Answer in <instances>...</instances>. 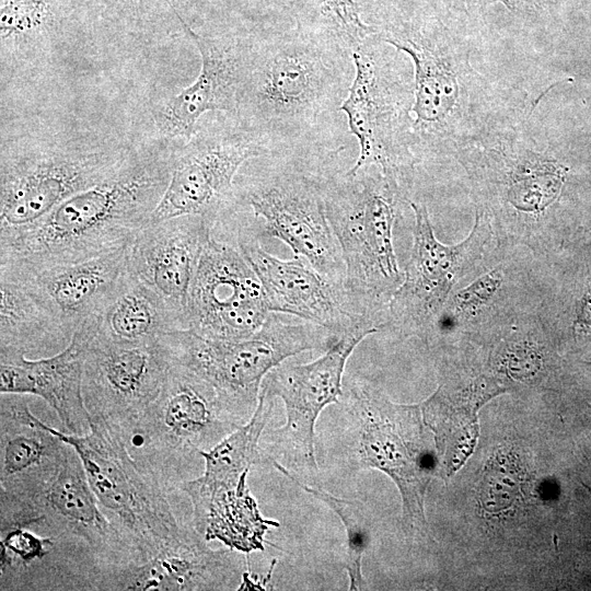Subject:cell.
Wrapping results in <instances>:
<instances>
[{"instance_id": "8fae6325", "label": "cell", "mask_w": 591, "mask_h": 591, "mask_svg": "<svg viewBox=\"0 0 591 591\" xmlns=\"http://www.w3.org/2000/svg\"><path fill=\"white\" fill-rule=\"evenodd\" d=\"M26 526L42 535L85 542L102 565L132 563L127 544L103 513L82 461L69 444L56 470L16 493L0 490V528Z\"/></svg>"}, {"instance_id": "4fadbf2b", "label": "cell", "mask_w": 591, "mask_h": 591, "mask_svg": "<svg viewBox=\"0 0 591 591\" xmlns=\"http://www.w3.org/2000/svg\"><path fill=\"white\" fill-rule=\"evenodd\" d=\"M269 313L262 282L239 247L211 233L189 286L187 329L209 339H244Z\"/></svg>"}, {"instance_id": "ba28073f", "label": "cell", "mask_w": 591, "mask_h": 591, "mask_svg": "<svg viewBox=\"0 0 591 591\" xmlns=\"http://www.w3.org/2000/svg\"><path fill=\"white\" fill-rule=\"evenodd\" d=\"M322 181L327 216L345 262L347 297L359 315L374 323L373 310L399 281L391 184H378L362 171Z\"/></svg>"}, {"instance_id": "f546056e", "label": "cell", "mask_w": 591, "mask_h": 591, "mask_svg": "<svg viewBox=\"0 0 591 591\" xmlns=\"http://www.w3.org/2000/svg\"><path fill=\"white\" fill-rule=\"evenodd\" d=\"M563 176L560 166L544 165L530 175L519 177L509 193V200L521 210H541L558 195Z\"/></svg>"}, {"instance_id": "3957f363", "label": "cell", "mask_w": 591, "mask_h": 591, "mask_svg": "<svg viewBox=\"0 0 591 591\" xmlns=\"http://www.w3.org/2000/svg\"><path fill=\"white\" fill-rule=\"evenodd\" d=\"M134 147L120 138L90 134L2 140L0 244L15 237L67 198L106 179Z\"/></svg>"}, {"instance_id": "8992f818", "label": "cell", "mask_w": 591, "mask_h": 591, "mask_svg": "<svg viewBox=\"0 0 591 591\" xmlns=\"http://www.w3.org/2000/svg\"><path fill=\"white\" fill-rule=\"evenodd\" d=\"M47 427L79 454L99 505L130 549L132 563L150 559L195 530L192 521H179L172 494L136 463L121 434L104 419L91 418L84 434Z\"/></svg>"}, {"instance_id": "5b68a950", "label": "cell", "mask_w": 591, "mask_h": 591, "mask_svg": "<svg viewBox=\"0 0 591 591\" xmlns=\"http://www.w3.org/2000/svg\"><path fill=\"white\" fill-rule=\"evenodd\" d=\"M242 425L210 383L172 361L159 395L121 437L136 463L173 494L204 472L202 452Z\"/></svg>"}, {"instance_id": "44dd1931", "label": "cell", "mask_w": 591, "mask_h": 591, "mask_svg": "<svg viewBox=\"0 0 591 591\" xmlns=\"http://www.w3.org/2000/svg\"><path fill=\"white\" fill-rule=\"evenodd\" d=\"M211 233L198 216L149 222L127 247L128 271L186 318L189 286Z\"/></svg>"}, {"instance_id": "603a6c76", "label": "cell", "mask_w": 591, "mask_h": 591, "mask_svg": "<svg viewBox=\"0 0 591 591\" xmlns=\"http://www.w3.org/2000/svg\"><path fill=\"white\" fill-rule=\"evenodd\" d=\"M246 480L206 484L195 477L182 483L177 491L189 499L192 523L208 542L219 541L250 555L264 549L265 534L278 522L264 518Z\"/></svg>"}, {"instance_id": "ac0fdd59", "label": "cell", "mask_w": 591, "mask_h": 591, "mask_svg": "<svg viewBox=\"0 0 591 591\" xmlns=\"http://www.w3.org/2000/svg\"><path fill=\"white\" fill-rule=\"evenodd\" d=\"M185 33L199 51V74L192 84L152 109L159 137L171 142L190 139L208 112L235 115L251 44L235 37L202 36L190 26Z\"/></svg>"}, {"instance_id": "7402d4cb", "label": "cell", "mask_w": 591, "mask_h": 591, "mask_svg": "<svg viewBox=\"0 0 591 591\" xmlns=\"http://www.w3.org/2000/svg\"><path fill=\"white\" fill-rule=\"evenodd\" d=\"M73 331L34 274L0 265V356L48 357Z\"/></svg>"}, {"instance_id": "4316f807", "label": "cell", "mask_w": 591, "mask_h": 591, "mask_svg": "<svg viewBox=\"0 0 591 591\" xmlns=\"http://www.w3.org/2000/svg\"><path fill=\"white\" fill-rule=\"evenodd\" d=\"M384 42L408 54L414 61L416 124H432L444 118L459 95L456 79L445 61L413 39Z\"/></svg>"}, {"instance_id": "d590c367", "label": "cell", "mask_w": 591, "mask_h": 591, "mask_svg": "<svg viewBox=\"0 0 591 591\" xmlns=\"http://www.w3.org/2000/svg\"><path fill=\"white\" fill-rule=\"evenodd\" d=\"M470 1L483 2V3L501 2L509 10H515L519 3L524 0H470Z\"/></svg>"}, {"instance_id": "ffe728a7", "label": "cell", "mask_w": 591, "mask_h": 591, "mask_svg": "<svg viewBox=\"0 0 591 591\" xmlns=\"http://www.w3.org/2000/svg\"><path fill=\"white\" fill-rule=\"evenodd\" d=\"M96 329L94 315L79 325L68 346L55 355L38 359L0 356V393L38 396L55 410L65 432L86 433L91 418L82 393L83 368Z\"/></svg>"}, {"instance_id": "d6986e66", "label": "cell", "mask_w": 591, "mask_h": 591, "mask_svg": "<svg viewBox=\"0 0 591 591\" xmlns=\"http://www.w3.org/2000/svg\"><path fill=\"white\" fill-rule=\"evenodd\" d=\"M101 561L82 540L0 529L1 591H95Z\"/></svg>"}, {"instance_id": "4dcf8cb0", "label": "cell", "mask_w": 591, "mask_h": 591, "mask_svg": "<svg viewBox=\"0 0 591 591\" xmlns=\"http://www.w3.org/2000/svg\"><path fill=\"white\" fill-rule=\"evenodd\" d=\"M321 13L331 24V36L338 44L352 50L375 33L374 28L360 19L354 0H318Z\"/></svg>"}, {"instance_id": "277c9868", "label": "cell", "mask_w": 591, "mask_h": 591, "mask_svg": "<svg viewBox=\"0 0 591 591\" xmlns=\"http://www.w3.org/2000/svg\"><path fill=\"white\" fill-rule=\"evenodd\" d=\"M336 404L345 424L349 466L386 474L402 497L405 531L429 537L424 503L434 466L421 405L393 403L358 376L343 385Z\"/></svg>"}, {"instance_id": "30bf717a", "label": "cell", "mask_w": 591, "mask_h": 591, "mask_svg": "<svg viewBox=\"0 0 591 591\" xmlns=\"http://www.w3.org/2000/svg\"><path fill=\"white\" fill-rule=\"evenodd\" d=\"M268 152L266 140L232 116L197 126L190 139L174 142L170 181L150 222L198 216L213 231L239 210L234 179L241 166Z\"/></svg>"}, {"instance_id": "6da1fadb", "label": "cell", "mask_w": 591, "mask_h": 591, "mask_svg": "<svg viewBox=\"0 0 591 591\" xmlns=\"http://www.w3.org/2000/svg\"><path fill=\"white\" fill-rule=\"evenodd\" d=\"M173 146L161 137L135 144L106 179L0 244V265L36 274L127 247L150 222L167 187Z\"/></svg>"}, {"instance_id": "f1b7e54d", "label": "cell", "mask_w": 591, "mask_h": 591, "mask_svg": "<svg viewBox=\"0 0 591 591\" xmlns=\"http://www.w3.org/2000/svg\"><path fill=\"white\" fill-rule=\"evenodd\" d=\"M305 493L324 502L341 521L346 531L345 569L348 575V590L367 589L362 575V557L371 541L370 520L364 506L356 499L334 496L318 485L293 482Z\"/></svg>"}, {"instance_id": "8d00e7d4", "label": "cell", "mask_w": 591, "mask_h": 591, "mask_svg": "<svg viewBox=\"0 0 591 591\" xmlns=\"http://www.w3.org/2000/svg\"><path fill=\"white\" fill-rule=\"evenodd\" d=\"M584 487L589 490V493L591 494V487L589 485H584Z\"/></svg>"}, {"instance_id": "7a4b0ae2", "label": "cell", "mask_w": 591, "mask_h": 591, "mask_svg": "<svg viewBox=\"0 0 591 591\" xmlns=\"http://www.w3.org/2000/svg\"><path fill=\"white\" fill-rule=\"evenodd\" d=\"M351 51L325 36L251 42L233 116L269 144L303 138L340 109Z\"/></svg>"}, {"instance_id": "d6a6232c", "label": "cell", "mask_w": 591, "mask_h": 591, "mask_svg": "<svg viewBox=\"0 0 591 591\" xmlns=\"http://www.w3.org/2000/svg\"><path fill=\"white\" fill-rule=\"evenodd\" d=\"M114 3L113 8L136 21H153L154 18H160L161 13L173 16L185 30L188 24L182 16L178 9V0H109Z\"/></svg>"}, {"instance_id": "9c48e42d", "label": "cell", "mask_w": 591, "mask_h": 591, "mask_svg": "<svg viewBox=\"0 0 591 591\" xmlns=\"http://www.w3.org/2000/svg\"><path fill=\"white\" fill-rule=\"evenodd\" d=\"M369 331L341 336L324 354L308 363L281 362L263 380L260 392L279 398L285 406L281 427L264 431L260 439L263 464L274 466L292 482H314L315 425L324 409L336 404L343 392V376L349 356Z\"/></svg>"}, {"instance_id": "cb8c5ba5", "label": "cell", "mask_w": 591, "mask_h": 591, "mask_svg": "<svg viewBox=\"0 0 591 591\" xmlns=\"http://www.w3.org/2000/svg\"><path fill=\"white\" fill-rule=\"evenodd\" d=\"M68 445L30 410L23 394H1L0 489L43 480L59 465Z\"/></svg>"}, {"instance_id": "1f68e13d", "label": "cell", "mask_w": 591, "mask_h": 591, "mask_svg": "<svg viewBox=\"0 0 591 591\" xmlns=\"http://www.w3.org/2000/svg\"><path fill=\"white\" fill-rule=\"evenodd\" d=\"M519 490V479L507 466L490 467L485 476L482 502L488 511L505 509L514 500Z\"/></svg>"}, {"instance_id": "9a60e30c", "label": "cell", "mask_w": 591, "mask_h": 591, "mask_svg": "<svg viewBox=\"0 0 591 591\" xmlns=\"http://www.w3.org/2000/svg\"><path fill=\"white\" fill-rule=\"evenodd\" d=\"M171 362L160 338L121 345L94 336L85 354L82 380L90 418L104 419L123 436L159 395Z\"/></svg>"}, {"instance_id": "2e32d148", "label": "cell", "mask_w": 591, "mask_h": 591, "mask_svg": "<svg viewBox=\"0 0 591 591\" xmlns=\"http://www.w3.org/2000/svg\"><path fill=\"white\" fill-rule=\"evenodd\" d=\"M247 555L228 546L211 548L195 529L146 561L101 565L95 591L239 590Z\"/></svg>"}, {"instance_id": "5bb4252c", "label": "cell", "mask_w": 591, "mask_h": 591, "mask_svg": "<svg viewBox=\"0 0 591 591\" xmlns=\"http://www.w3.org/2000/svg\"><path fill=\"white\" fill-rule=\"evenodd\" d=\"M251 225L248 221H239L236 246L259 278L270 312L294 315L339 337L380 329L352 309L344 286L327 278L301 256L280 259L271 255Z\"/></svg>"}, {"instance_id": "83f0119b", "label": "cell", "mask_w": 591, "mask_h": 591, "mask_svg": "<svg viewBox=\"0 0 591 591\" xmlns=\"http://www.w3.org/2000/svg\"><path fill=\"white\" fill-rule=\"evenodd\" d=\"M69 0H1V55L34 48L57 36Z\"/></svg>"}, {"instance_id": "e0dca14e", "label": "cell", "mask_w": 591, "mask_h": 591, "mask_svg": "<svg viewBox=\"0 0 591 591\" xmlns=\"http://www.w3.org/2000/svg\"><path fill=\"white\" fill-rule=\"evenodd\" d=\"M410 206L416 220L414 246L405 280L394 292L391 312L398 325L418 329L429 323L452 286L479 257L490 227L480 212L464 242L445 246L436 239L426 207L416 202H410Z\"/></svg>"}, {"instance_id": "484cf974", "label": "cell", "mask_w": 591, "mask_h": 591, "mask_svg": "<svg viewBox=\"0 0 591 591\" xmlns=\"http://www.w3.org/2000/svg\"><path fill=\"white\" fill-rule=\"evenodd\" d=\"M96 317L95 338L113 344H149L167 333L187 329L183 314L129 273Z\"/></svg>"}, {"instance_id": "7c38bea8", "label": "cell", "mask_w": 591, "mask_h": 591, "mask_svg": "<svg viewBox=\"0 0 591 591\" xmlns=\"http://www.w3.org/2000/svg\"><path fill=\"white\" fill-rule=\"evenodd\" d=\"M239 208L248 206L264 221L262 234L286 243L334 282L345 287L346 267L332 229L323 181L281 170L235 184Z\"/></svg>"}, {"instance_id": "836d02e7", "label": "cell", "mask_w": 591, "mask_h": 591, "mask_svg": "<svg viewBox=\"0 0 591 591\" xmlns=\"http://www.w3.org/2000/svg\"><path fill=\"white\" fill-rule=\"evenodd\" d=\"M501 280L502 277L498 270L483 276L455 296L456 309L462 312H470L478 308L490 299L500 286Z\"/></svg>"}, {"instance_id": "e575fe53", "label": "cell", "mask_w": 591, "mask_h": 591, "mask_svg": "<svg viewBox=\"0 0 591 591\" xmlns=\"http://www.w3.org/2000/svg\"><path fill=\"white\" fill-rule=\"evenodd\" d=\"M576 324L581 328L591 326V290L584 297Z\"/></svg>"}, {"instance_id": "d4e9b609", "label": "cell", "mask_w": 591, "mask_h": 591, "mask_svg": "<svg viewBox=\"0 0 591 591\" xmlns=\"http://www.w3.org/2000/svg\"><path fill=\"white\" fill-rule=\"evenodd\" d=\"M127 247L34 274L73 332L97 315L125 281Z\"/></svg>"}, {"instance_id": "52a82bcc", "label": "cell", "mask_w": 591, "mask_h": 591, "mask_svg": "<svg viewBox=\"0 0 591 591\" xmlns=\"http://www.w3.org/2000/svg\"><path fill=\"white\" fill-rule=\"evenodd\" d=\"M339 338L311 322H285L276 312L244 339H209L190 329L160 337L171 360L210 383L242 424L253 416L263 380L270 370L303 351H326Z\"/></svg>"}]
</instances>
